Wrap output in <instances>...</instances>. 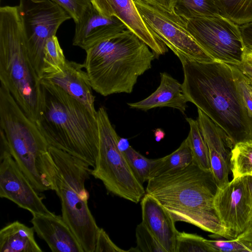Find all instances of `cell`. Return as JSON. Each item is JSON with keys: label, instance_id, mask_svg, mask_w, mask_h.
<instances>
[{"label": "cell", "instance_id": "obj_29", "mask_svg": "<svg viewBox=\"0 0 252 252\" xmlns=\"http://www.w3.org/2000/svg\"><path fill=\"white\" fill-rule=\"evenodd\" d=\"M135 236L139 252H167L142 222L136 227Z\"/></svg>", "mask_w": 252, "mask_h": 252}, {"label": "cell", "instance_id": "obj_7", "mask_svg": "<svg viewBox=\"0 0 252 252\" xmlns=\"http://www.w3.org/2000/svg\"><path fill=\"white\" fill-rule=\"evenodd\" d=\"M49 151L54 167V190L61 201L62 216L84 252H94L99 227L89 208V194L85 186L91 175L90 166L53 146H49Z\"/></svg>", "mask_w": 252, "mask_h": 252}, {"label": "cell", "instance_id": "obj_31", "mask_svg": "<svg viewBox=\"0 0 252 252\" xmlns=\"http://www.w3.org/2000/svg\"><path fill=\"white\" fill-rule=\"evenodd\" d=\"M64 9L74 23L78 22L85 12L92 6L90 0H51Z\"/></svg>", "mask_w": 252, "mask_h": 252}, {"label": "cell", "instance_id": "obj_9", "mask_svg": "<svg viewBox=\"0 0 252 252\" xmlns=\"http://www.w3.org/2000/svg\"><path fill=\"white\" fill-rule=\"evenodd\" d=\"M31 63L40 79L47 40L60 26L71 19L62 7L51 0H20L18 5Z\"/></svg>", "mask_w": 252, "mask_h": 252}, {"label": "cell", "instance_id": "obj_39", "mask_svg": "<svg viewBox=\"0 0 252 252\" xmlns=\"http://www.w3.org/2000/svg\"><path fill=\"white\" fill-rule=\"evenodd\" d=\"M252 65V51H247L245 57V60Z\"/></svg>", "mask_w": 252, "mask_h": 252}, {"label": "cell", "instance_id": "obj_35", "mask_svg": "<svg viewBox=\"0 0 252 252\" xmlns=\"http://www.w3.org/2000/svg\"><path fill=\"white\" fill-rule=\"evenodd\" d=\"M236 239L252 252V217L250 219L244 231Z\"/></svg>", "mask_w": 252, "mask_h": 252}, {"label": "cell", "instance_id": "obj_25", "mask_svg": "<svg viewBox=\"0 0 252 252\" xmlns=\"http://www.w3.org/2000/svg\"><path fill=\"white\" fill-rule=\"evenodd\" d=\"M221 15L238 25L252 21V0H216Z\"/></svg>", "mask_w": 252, "mask_h": 252}, {"label": "cell", "instance_id": "obj_34", "mask_svg": "<svg viewBox=\"0 0 252 252\" xmlns=\"http://www.w3.org/2000/svg\"><path fill=\"white\" fill-rule=\"evenodd\" d=\"M239 29L246 51H252V21L241 25Z\"/></svg>", "mask_w": 252, "mask_h": 252}, {"label": "cell", "instance_id": "obj_33", "mask_svg": "<svg viewBox=\"0 0 252 252\" xmlns=\"http://www.w3.org/2000/svg\"><path fill=\"white\" fill-rule=\"evenodd\" d=\"M118 247L102 228H99L96 238L94 252H129Z\"/></svg>", "mask_w": 252, "mask_h": 252}, {"label": "cell", "instance_id": "obj_26", "mask_svg": "<svg viewBox=\"0 0 252 252\" xmlns=\"http://www.w3.org/2000/svg\"><path fill=\"white\" fill-rule=\"evenodd\" d=\"M43 61L42 77L60 70L65 65L66 60L56 35L47 40L44 47Z\"/></svg>", "mask_w": 252, "mask_h": 252}, {"label": "cell", "instance_id": "obj_32", "mask_svg": "<svg viewBox=\"0 0 252 252\" xmlns=\"http://www.w3.org/2000/svg\"><path fill=\"white\" fill-rule=\"evenodd\" d=\"M206 242L215 250V252H249L248 248L236 239L228 240H209Z\"/></svg>", "mask_w": 252, "mask_h": 252}, {"label": "cell", "instance_id": "obj_6", "mask_svg": "<svg viewBox=\"0 0 252 252\" xmlns=\"http://www.w3.org/2000/svg\"><path fill=\"white\" fill-rule=\"evenodd\" d=\"M40 80L29 58L18 5L0 7V83L34 122L40 103Z\"/></svg>", "mask_w": 252, "mask_h": 252}, {"label": "cell", "instance_id": "obj_37", "mask_svg": "<svg viewBox=\"0 0 252 252\" xmlns=\"http://www.w3.org/2000/svg\"><path fill=\"white\" fill-rule=\"evenodd\" d=\"M238 67L249 82L252 85V65L244 60L243 63L238 65Z\"/></svg>", "mask_w": 252, "mask_h": 252}, {"label": "cell", "instance_id": "obj_11", "mask_svg": "<svg viewBox=\"0 0 252 252\" xmlns=\"http://www.w3.org/2000/svg\"><path fill=\"white\" fill-rule=\"evenodd\" d=\"M136 7L149 31L169 48L177 57L194 61H215L199 45L188 29V21L174 12L140 0Z\"/></svg>", "mask_w": 252, "mask_h": 252}, {"label": "cell", "instance_id": "obj_4", "mask_svg": "<svg viewBox=\"0 0 252 252\" xmlns=\"http://www.w3.org/2000/svg\"><path fill=\"white\" fill-rule=\"evenodd\" d=\"M150 49L126 29L85 50L83 64L93 89L104 96L132 93L157 58Z\"/></svg>", "mask_w": 252, "mask_h": 252}, {"label": "cell", "instance_id": "obj_18", "mask_svg": "<svg viewBox=\"0 0 252 252\" xmlns=\"http://www.w3.org/2000/svg\"><path fill=\"white\" fill-rule=\"evenodd\" d=\"M140 204L142 222L167 252H175L178 231L171 215L147 193L142 198Z\"/></svg>", "mask_w": 252, "mask_h": 252}, {"label": "cell", "instance_id": "obj_15", "mask_svg": "<svg viewBox=\"0 0 252 252\" xmlns=\"http://www.w3.org/2000/svg\"><path fill=\"white\" fill-rule=\"evenodd\" d=\"M75 24L73 45L85 50L127 29L118 18L102 15L92 5Z\"/></svg>", "mask_w": 252, "mask_h": 252}, {"label": "cell", "instance_id": "obj_16", "mask_svg": "<svg viewBox=\"0 0 252 252\" xmlns=\"http://www.w3.org/2000/svg\"><path fill=\"white\" fill-rule=\"evenodd\" d=\"M31 222L37 236L53 252H84L76 236L62 216L33 214Z\"/></svg>", "mask_w": 252, "mask_h": 252}, {"label": "cell", "instance_id": "obj_5", "mask_svg": "<svg viewBox=\"0 0 252 252\" xmlns=\"http://www.w3.org/2000/svg\"><path fill=\"white\" fill-rule=\"evenodd\" d=\"M0 126L10 154L38 192L54 189V167L49 145L35 123L24 112L0 83Z\"/></svg>", "mask_w": 252, "mask_h": 252}, {"label": "cell", "instance_id": "obj_36", "mask_svg": "<svg viewBox=\"0 0 252 252\" xmlns=\"http://www.w3.org/2000/svg\"><path fill=\"white\" fill-rule=\"evenodd\" d=\"M140 0L149 4L160 7L171 12H174V7L176 0Z\"/></svg>", "mask_w": 252, "mask_h": 252}, {"label": "cell", "instance_id": "obj_19", "mask_svg": "<svg viewBox=\"0 0 252 252\" xmlns=\"http://www.w3.org/2000/svg\"><path fill=\"white\" fill-rule=\"evenodd\" d=\"M160 82L157 90L146 98L128 103L131 108L147 111L157 107H168L176 109L184 114L188 101L182 84L166 72L160 73Z\"/></svg>", "mask_w": 252, "mask_h": 252}, {"label": "cell", "instance_id": "obj_1", "mask_svg": "<svg viewBox=\"0 0 252 252\" xmlns=\"http://www.w3.org/2000/svg\"><path fill=\"white\" fill-rule=\"evenodd\" d=\"M178 58L183 67L182 86L188 102L222 128L234 145L252 140V121L238 92L232 65Z\"/></svg>", "mask_w": 252, "mask_h": 252}, {"label": "cell", "instance_id": "obj_28", "mask_svg": "<svg viewBox=\"0 0 252 252\" xmlns=\"http://www.w3.org/2000/svg\"><path fill=\"white\" fill-rule=\"evenodd\" d=\"M175 252H216L206 239L196 234L178 232Z\"/></svg>", "mask_w": 252, "mask_h": 252}, {"label": "cell", "instance_id": "obj_12", "mask_svg": "<svg viewBox=\"0 0 252 252\" xmlns=\"http://www.w3.org/2000/svg\"><path fill=\"white\" fill-rule=\"evenodd\" d=\"M251 188L249 176L234 178L218 188L214 204L228 239L238 237L251 219Z\"/></svg>", "mask_w": 252, "mask_h": 252}, {"label": "cell", "instance_id": "obj_23", "mask_svg": "<svg viewBox=\"0 0 252 252\" xmlns=\"http://www.w3.org/2000/svg\"><path fill=\"white\" fill-rule=\"evenodd\" d=\"M174 12L187 21L220 14L216 0H176Z\"/></svg>", "mask_w": 252, "mask_h": 252}, {"label": "cell", "instance_id": "obj_24", "mask_svg": "<svg viewBox=\"0 0 252 252\" xmlns=\"http://www.w3.org/2000/svg\"><path fill=\"white\" fill-rule=\"evenodd\" d=\"M230 165L233 178L252 176V140L234 145L231 151Z\"/></svg>", "mask_w": 252, "mask_h": 252}, {"label": "cell", "instance_id": "obj_13", "mask_svg": "<svg viewBox=\"0 0 252 252\" xmlns=\"http://www.w3.org/2000/svg\"><path fill=\"white\" fill-rule=\"evenodd\" d=\"M0 196L33 214H50L41 196L20 169L9 151L0 152Z\"/></svg>", "mask_w": 252, "mask_h": 252}, {"label": "cell", "instance_id": "obj_38", "mask_svg": "<svg viewBox=\"0 0 252 252\" xmlns=\"http://www.w3.org/2000/svg\"><path fill=\"white\" fill-rule=\"evenodd\" d=\"M155 137L157 141H160L164 136V132L160 128L157 129L155 132Z\"/></svg>", "mask_w": 252, "mask_h": 252}, {"label": "cell", "instance_id": "obj_21", "mask_svg": "<svg viewBox=\"0 0 252 252\" xmlns=\"http://www.w3.org/2000/svg\"><path fill=\"white\" fill-rule=\"evenodd\" d=\"M192 159L191 149L187 137L175 151L164 157L156 158L149 179L185 167L192 163Z\"/></svg>", "mask_w": 252, "mask_h": 252}, {"label": "cell", "instance_id": "obj_8", "mask_svg": "<svg viewBox=\"0 0 252 252\" xmlns=\"http://www.w3.org/2000/svg\"><path fill=\"white\" fill-rule=\"evenodd\" d=\"M96 118L98 148L91 175L102 182L108 192L138 203L145 194L146 190L134 174L124 151L120 149V138L103 106L97 110Z\"/></svg>", "mask_w": 252, "mask_h": 252}, {"label": "cell", "instance_id": "obj_30", "mask_svg": "<svg viewBox=\"0 0 252 252\" xmlns=\"http://www.w3.org/2000/svg\"><path fill=\"white\" fill-rule=\"evenodd\" d=\"M235 83L242 103L252 121V85L238 66L232 65Z\"/></svg>", "mask_w": 252, "mask_h": 252}, {"label": "cell", "instance_id": "obj_20", "mask_svg": "<svg viewBox=\"0 0 252 252\" xmlns=\"http://www.w3.org/2000/svg\"><path fill=\"white\" fill-rule=\"evenodd\" d=\"M34 230L16 220L0 230V252H42L35 241Z\"/></svg>", "mask_w": 252, "mask_h": 252}, {"label": "cell", "instance_id": "obj_3", "mask_svg": "<svg viewBox=\"0 0 252 252\" xmlns=\"http://www.w3.org/2000/svg\"><path fill=\"white\" fill-rule=\"evenodd\" d=\"M217 189L212 172L192 162L150 179L146 193L155 198L175 222L189 223L228 239L214 204Z\"/></svg>", "mask_w": 252, "mask_h": 252}, {"label": "cell", "instance_id": "obj_2", "mask_svg": "<svg viewBox=\"0 0 252 252\" xmlns=\"http://www.w3.org/2000/svg\"><path fill=\"white\" fill-rule=\"evenodd\" d=\"M38 128L48 144L94 166L98 148L96 116L49 80L41 79Z\"/></svg>", "mask_w": 252, "mask_h": 252}, {"label": "cell", "instance_id": "obj_22", "mask_svg": "<svg viewBox=\"0 0 252 252\" xmlns=\"http://www.w3.org/2000/svg\"><path fill=\"white\" fill-rule=\"evenodd\" d=\"M189 126L187 137L192 155V162L203 170L211 171L209 152L197 120L186 118Z\"/></svg>", "mask_w": 252, "mask_h": 252}, {"label": "cell", "instance_id": "obj_17", "mask_svg": "<svg viewBox=\"0 0 252 252\" xmlns=\"http://www.w3.org/2000/svg\"><path fill=\"white\" fill-rule=\"evenodd\" d=\"M83 64L66 60L60 70L44 75L42 78L50 81L85 105L94 116L95 97ZM41 78V79H42Z\"/></svg>", "mask_w": 252, "mask_h": 252}, {"label": "cell", "instance_id": "obj_10", "mask_svg": "<svg viewBox=\"0 0 252 252\" xmlns=\"http://www.w3.org/2000/svg\"><path fill=\"white\" fill-rule=\"evenodd\" d=\"M188 29L199 45L215 61L239 65L246 49L239 26L220 14L188 20Z\"/></svg>", "mask_w": 252, "mask_h": 252}, {"label": "cell", "instance_id": "obj_14", "mask_svg": "<svg viewBox=\"0 0 252 252\" xmlns=\"http://www.w3.org/2000/svg\"><path fill=\"white\" fill-rule=\"evenodd\" d=\"M100 14L119 19L126 28L134 33L158 57L167 51V46L148 29L133 0H90Z\"/></svg>", "mask_w": 252, "mask_h": 252}, {"label": "cell", "instance_id": "obj_27", "mask_svg": "<svg viewBox=\"0 0 252 252\" xmlns=\"http://www.w3.org/2000/svg\"><path fill=\"white\" fill-rule=\"evenodd\" d=\"M128 163L138 180L143 183L149 180L151 169L156 159L146 158L135 150L131 146L124 151Z\"/></svg>", "mask_w": 252, "mask_h": 252}, {"label": "cell", "instance_id": "obj_40", "mask_svg": "<svg viewBox=\"0 0 252 252\" xmlns=\"http://www.w3.org/2000/svg\"><path fill=\"white\" fill-rule=\"evenodd\" d=\"M250 176V183H251V218L252 217V176Z\"/></svg>", "mask_w": 252, "mask_h": 252}]
</instances>
